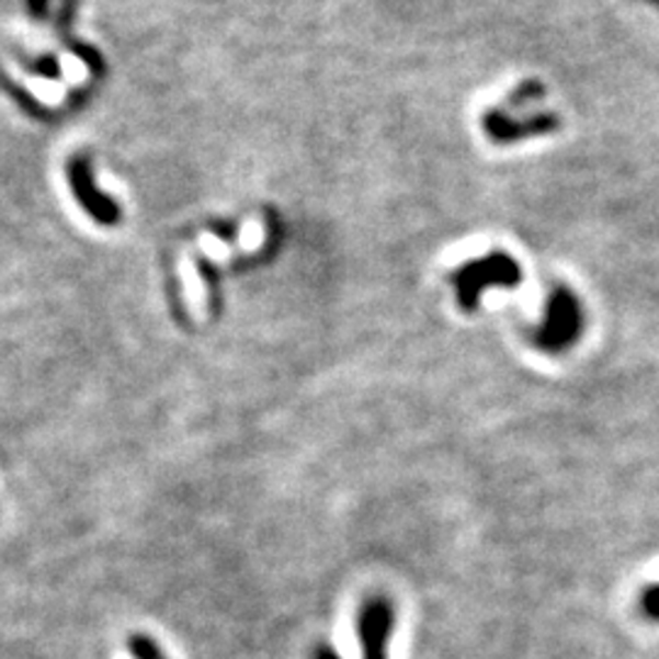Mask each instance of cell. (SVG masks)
Returning <instances> with one entry per match:
<instances>
[{
	"mask_svg": "<svg viewBox=\"0 0 659 659\" xmlns=\"http://www.w3.org/2000/svg\"><path fill=\"white\" fill-rule=\"evenodd\" d=\"M581 330H583V313L577 296L567 288H557L555 294L549 296L545 326L537 330L535 344L549 354L567 352L569 348H575L577 344Z\"/></svg>",
	"mask_w": 659,
	"mask_h": 659,
	"instance_id": "cell-1",
	"label": "cell"
},
{
	"mask_svg": "<svg viewBox=\"0 0 659 659\" xmlns=\"http://www.w3.org/2000/svg\"><path fill=\"white\" fill-rule=\"evenodd\" d=\"M518 284H521V266H518L511 257L505 254L489 257L484 259V262L469 264L467 269H462L459 272L457 279L459 304L464 310H474L479 304L481 291L491 286L513 288Z\"/></svg>",
	"mask_w": 659,
	"mask_h": 659,
	"instance_id": "cell-2",
	"label": "cell"
},
{
	"mask_svg": "<svg viewBox=\"0 0 659 659\" xmlns=\"http://www.w3.org/2000/svg\"><path fill=\"white\" fill-rule=\"evenodd\" d=\"M396 623L394 603L384 596H374L360 611V640L364 659H388V640ZM313 659H340L330 647H318Z\"/></svg>",
	"mask_w": 659,
	"mask_h": 659,
	"instance_id": "cell-3",
	"label": "cell"
},
{
	"mask_svg": "<svg viewBox=\"0 0 659 659\" xmlns=\"http://www.w3.org/2000/svg\"><path fill=\"white\" fill-rule=\"evenodd\" d=\"M127 647H129V655L135 659H167L164 652L159 650V645L147 635H133Z\"/></svg>",
	"mask_w": 659,
	"mask_h": 659,
	"instance_id": "cell-4",
	"label": "cell"
},
{
	"mask_svg": "<svg viewBox=\"0 0 659 659\" xmlns=\"http://www.w3.org/2000/svg\"><path fill=\"white\" fill-rule=\"evenodd\" d=\"M643 613L650 621H659V583H652V587H647L643 593Z\"/></svg>",
	"mask_w": 659,
	"mask_h": 659,
	"instance_id": "cell-5",
	"label": "cell"
}]
</instances>
